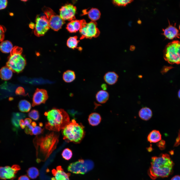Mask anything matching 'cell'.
<instances>
[{
	"mask_svg": "<svg viewBox=\"0 0 180 180\" xmlns=\"http://www.w3.org/2000/svg\"><path fill=\"white\" fill-rule=\"evenodd\" d=\"M34 31V34L39 37L43 36L50 28L48 20L46 16H36Z\"/></svg>",
	"mask_w": 180,
	"mask_h": 180,
	"instance_id": "30bf717a",
	"label": "cell"
},
{
	"mask_svg": "<svg viewBox=\"0 0 180 180\" xmlns=\"http://www.w3.org/2000/svg\"><path fill=\"white\" fill-rule=\"evenodd\" d=\"M101 119V116L99 114L94 112L89 115L88 121L89 124L91 126H96L100 123Z\"/></svg>",
	"mask_w": 180,
	"mask_h": 180,
	"instance_id": "44dd1931",
	"label": "cell"
},
{
	"mask_svg": "<svg viewBox=\"0 0 180 180\" xmlns=\"http://www.w3.org/2000/svg\"><path fill=\"white\" fill-rule=\"evenodd\" d=\"M162 34L166 38L173 39L175 38H179L180 33L178 29L175 26L169 25L167 28L163 30Z\"/></svg>",
	"mask_w": 180,
	"mask_h": 180,
	"instance_id": "2e32d148",
	"label": "cell"
},
{
	"mask_svg": "<svg viewBox=\"0 0 180 180\" xmlns=\"http://www.w3.org/2000/svg\"><path fill=\"white\" fill-rule=\"evenodd\" d=\"M24 122L26 126L32 123V120L30 119L27 118L24 119Z\"/></svg>",
	"mask_w": 180,
	"mask_h": 180,
	"instance_id": "f35d334b",
	"label": "cell"
},
{
	"mask_svg": "<svg viewBox=\"0 0 180 180\" xmlns=\"http://www.w3.org/2000/svg\"><path fill=\"white\" fill-rule=\"evenodd\" d=\"M34 128L31 124H30L26 126L24 132L26 134L32 135V131Z\"/></svg>",
	"mask_w": 180,
	"mask_h": 180,
	"instance_id": "e575fe53",
	"label": "cell"
},
{
	"mask_svg": "<svg viewBox=\"0 0 180 180\" xmlns=\"http://www.w3.org/2000/svg\"><path fill=\"white\" fill-rule=\"evenodd\" d=\"M179 29H180V26H179Z\"/></svg>",
	"mask_w": 180,
	"mask_h": 180,
	"instance_id": "681fc988",
	"label": "cell"
},
{
	"mask_svg": "<svg viewBox=\"0 0 180 180\" xmlns=\"http://www.w3.org/2000/svg\"><path fill=\"white\" fill-rule=\"evenodd\" d=\"M18 107L20 110L22 112H28L30 111L31 108L30 103L26 100H20L19 102Z\"/></svg>",
	"mask_w": 180,
	"mask_h": 180,
	"instance_id": "484cf974",
	"label": "cell"
},
{
	"mask_svg": "<svg viewBox=\"0 0 180 180\" xmlns=\"http://www.w3.org/2000/svg\"><path fill=\"white\" fill-rule=\"evenodd\" d=\"M28 116L34 120H38L39 118L40 115L38 111L36 110H33L30 111L28 114Z\"/></svg>",
	"mask_w": 180,
	"mask_h": 180,
	"instance_id": "1f68e13d",
	"label": "cell"
},
{
	"mask_svg": "<svg viewBox=\"0 0 180 180\" xmlns=\"http://www.w3.org/2000/svg\"><path fill=\"white\" fill-rule=\"evenodd\" d=\"M178 96L179 98H180V90L178 91Z\"/></svg>",
	"mask_w": 180,
	"mask_h": 180,
	"instance_id": "bcb514c9",
	"label": "cell"
},
{
	"mask_svg": "<svg viewBox=\"0 0 180 180\" xmlns=\"http://www.w3.org/2000/svg\"><path fill=\"white\" fill-rule=\"evenodd\" d=\"M6 30V28L4 26L0 25V42H2L3 41Z\"/></svg>",
	"mask_w": 180,
	"mask_h": 180,
	"instance_id": "836d02e7",
	"label": "cell"
},
{
	"mask_svg": "<svg viewBox=\"0 0 180 180\" xmlns=\"http://www.w3.org/2000/svg\"><path fill=\"white\" fill-rule=\"evenodd\" d=\"M44 129H42L40 126H36L34 127L32 131V135H37L42 133Z\"/></svg>",
	"mask_w": 180,
	"mask_h": 180,
	"instance_id": "d6a6232c",
	"label": "cell"
},
{
	"mask_svg": "<svg viewBox=\"0 0 180 180\" xmlns=\"http://www.w3.org/2000/svg\"><path fill=\"white\" fill-rule=\"evenodd\" d=\"M133 1L131 0H114L112 1V2L116 6H125Z\"/></svg>",
	"mask_w": 180,
	"mask_h": 180,
	"instance_id": "4dcf8cb0",
	"label": "cell"
},
{
	"mask_svg": "<svg viewBox=\"0 0 180 180\" xmlns=\"http://www.w3.org/2000/svg\"><path fill=\"white\" fill-rule=\"evenodd\" d=\"M13 48L12 43L8 40L3 41L0 44V50L4 53L10 52Z\"/></svg>",
	"mask_w": 180,
	"mask_h": 180,
	"instance_id": "d4e9b609",
	"label": "cell"
},
{
	"mask_svg": "<svg viewBox=\"0 0 180 180\" xmlns=\"http://www.w3.org/2000/svg\"><path fill=\"white\" fill-rule=\"evenodd\" d=\"M118 77V74L114 72L109 71L104 74V79L107 84L110 85H112L117 82Z\"/></svg>",
	"mask_w": 180,
	"mask_h": 180,
	"instance_id": "e0dca14e",
	"label": "cell"
},
{
	"mask_svg": "<svg viewBox=\"0 0 180 180\" xmlns=\"http://www.w3.org/2000/svg\"><path fill=\"white\" fill-rule=\"evenodd\" d=\"M81 36L80 39L96 38L99 35L100 31L95 21H92L86 24L80 30Z\"/></svg>",
	"mask_w": 180,
	"mask_h": 180,
	"instance_id": "9c48e42d",
	"label": "cell"
},
{
	"mask_svg": "<svg viewBox=\"0 0 180 180\" xmlns=\"http://www.w3.org/2000/svg\"><path fill=\"white\" fill-rule=\"evenodd\" d=\"M13 72L12 70L8 66H4L0 70V77L3 80H9L12 78Z\"/></svg>",
	"mask_w": 180,
	"mask_h": 180,
	"instance_id": "d6986e66",
	"label": "cell"
},
{
	"mask_svg": "<svg viewBox=\"0 0 180 180\" xmlns=\"http://www.w3.org/2000/svg\"><path fill=\"white\" fill-rule=\"evenodd\" d=\"M179 136L176 139V142L175 144L176 145H178V143H180V134H179Z\"/></svg>",
	"mask_w": 180,
	"mask_h": 180,
	"instance_id": "ee69618b",
	"label": "cell"
},
{
	"mask_svg": "<svg viewBox=\"0 0 180 180\" xmlns=\"http://www.w3.org/2000/svg\"><path fill=\"white\" fill-rule=\"evenodd\" d=\"M76 10V7L72 4H66L60 8V16L64 20L70 21L74 20Z\"/></svg>",
	"mask_w": 180,
	"mask_h": 180,
	"instance_id": "8fae6325",
	"label": "cell"
},
{
	"mask_svg": "<svg viewBox=\"0 0 180 180\" xmlns=\"http://www.w3.org/2000/svg\"><path fill=\"white\" fill-rule=\"evenodd\" d=\"M42 10L47 18L50 28L54 30H58L65 23L60 16L56 14L50 8L44 6L42 8Z\"/></svg>",
	"mask_w": 180,
	"mask_h": 180,
	"instance_id": "ba28073f",
	"label": "cell"
},
{
	"mask_svg": "<svg viewBox=\"0 0 180 180\" xmlns=\"http://www.w3.org/2000/svg\"><path fill=\"white\" fill-rule=\"evenodd\" d=\"M26 117V115L21 112L14 113L11 119L12 124L16 129L19 128V122L20 120Z\"/></svg>",
	"mask_w": 180,
	"mask_h": 180,
	"instance_id": "ffe728a7",
	"label": "cell"
},
{
	"mask_svg": "<svg viewBox=\"0 0 180 180\" xmlns=\"http://www.w3.org/2000/svg\"><path fill=\"white\" fill-rule=\"evenodd\" d=\"M148 151L150 152L152 150V148L151 147H150L148 148Z\"/></svg>",
	"mask_w": 180,
	"mask_h": 180,
	"instance_id": "f6af8a7d",
	"label": "cell"
},
{
	"mask_svg": "<svg viewBox=\"0 0 180 180\" xmlns=\"http://www.w3.org/2000/svg\"><path fill=\"white\" fill-rule=\"evenodd\" d=\"M101 87L102 90H106L107 88V85L105 84H102L101 86Z\"/></svg>",
	"mask_w": 180,
	"mask_h": 180,
	"instance_id": "b9f144b4",
	"label": "cell"
},
{
	"mask_svg": "<svg viewBox=\"0 0 180 180\" xmlns=\"http://www.w3.org/2000/svg\"><path fill=\"white\" fill-rule=\"evenodd\" d=\"M161 139V135L160 132L156 130L151 131L147 137V140L150 143L158 142Z\"/></svg>",
	"mask_w": 180,
	"mask_h": 180,
	"instance_id": "603a6c76",
	"label": "cell"
},
{
	"mask_svg": "<svg viewBox=\"0 0 180 180\" xmlns=\"http://www.w3.org/2000/svg\"><path fill=\"white\" fill-rule=\"evenodd\" d=\"M62 78L64 82L70 83L73 82L76 78L75 72L73 70H68L64 72Z\"/></svg>",
	"mask_w": 180,
	"mask_h": 180,
	"instance_id": "cb8c5ba5",
	"label": "cell"
},
{
	"mask_svg": "<svg viewBox=\"0 0 180 180\" xmlns=\"http://www.w3.org/2000/svg\"><path fill=\"white\" fill-rule=\"evenodd\" d=\"M48 97L47 92L46 90L37 88L33 96L32 106L34 107L42 103H45Z\"/></svg>",
	"mask_w": 180,
	"mask_h": 180,
	"instance_id": "4fadbf2b",
	"label": "cell"
},
{
	"mask_svg": "<svg viewBox=\"0 0 180 180\" xmlns=\"http://www.w3.org/2000/svg\"><path fill=\"white\" fill-rule=\"evenodd\" d=\"M20 169V166L17 164L14 165L11 167H0V178L4 180L13 178Z\"/></svg>",
	"mask_w": 180,
	"mask_h": 180,
	"instance_id": "7c38bea8",
	"label": "cell"
},
{
	"mask_svg": "<svg viewBox=\"0 0 180 180\" xmlns=\"http://www.w3.org/2000/svg\"><path fill=\"white\" fill-rule=\"evenodd\" d=\"M16 93L17 94L23 96L25 94L24 89L22 87H19L16 89Z\"/></svg>",
	"mask_w": 180,
	"mask_h": 180,
	"instance_id": "d590c367",
	"label": "cell"
},
{
	"mask_svg": "<svg viewBox=\"0 0 180 180\" xmlns=\"http://www.w3.org/2000/svg\"><path fill=\"white\" fill-rule=\"evenodd\" d=\"M19 125L20 128L22 129H24L26 125L24 124V120L23 119H21L20 120L19 122Z\"/></svg>",
	"mask_w": 180,
	"mask_h": 180,
	"instance_id": "ab89813d",
	"label": "cell"
},
{
	"mask_svg": "<svg viewBox=\"0 0 180 180\" xmlns=\"http://www.w3.org/2000/svg\"><path fill=\"white\" fill-rule=\"evenodd\" d=\"M52 172L54 176L52 180H70V173L66 172L61 166H58L56 169H52Z\"/></svg>",
	"mask_w": 180,
	"mask_h": 180,
	"instance_id": "5bb4252c",
	"label": "cell"
},
{
	"mask_svg": "<svg viewBox=\"0 0 180 180\" xmlns=\"http://www.w3.org/2000/svg\"><path fill=\"white\" fill-rule=\"evenodd\" d=\"M165 144V142L163 140H161L157 143L158 146L160 149H164Z\"/></svg>",
	"mask_w": 180,
	"mask_h": 180,
	"instance_id": "74e56055",
	"label": "cell"
},
{
	"mask_svg": "<svg viewBox=\"0 0 180 180\" xmlns=\"http://www.w3.org/2000/svg\"><path fill=\"white\" fill-rule=\"evenodd\" d=\"M62 155L65 160H69L72 157V153L71 150L68 148L64 149L62 151Z\"/></svg>",
	"mask_w": 180,
	"mask_h": 180,
	"instance_id": "f546056e",
	"label": "cell"
},
{
	"mask_svg": "<svg viewBox=\"0 0 180 180\" xmlns=\"http://www.w3.org/2000/svg\"><path fill=\"white\" fill-rule=\"evenodd\" d=\"M164 58L169 63H180V42L174 40L168 43L164 50Z\"/></svg>",
	"mask_w": 180,
	"mask_h": 180,
	"instance_id": "8992f818",
	"label": "cell"
},
{
	"mask_svg": "<svg viewBox=\"0 0 180 180\" xmlns=\"http://www.w3.org/2000/svg\"><path fill=\"white\" fill-rule=\"evenodd\" d=\"M28 176L32 179L36 178L39 175L38 170L36 168L32 167L29 168L27 171Z\"/></svg>",
	"mask_w": 180,
	"mask_h": 180,
	"instance_id": "f1b7e54d",
	"label": "cell"
},
{
	"mask_svg": "<svg viewBox=\"0 0 180 180\" xmlns=\"http://www.w3.org/2000/svg\"><path fill=\"white\" fill-rule=\"evenodd\" d=\"M89 18L93 21H95L98 20L100 16V13L97 9L92 8L88 12Z\"/></svg>",
	"mask_w": 180,
	"mask_h": 180,
	"instance_id": "4316f807",
	"label": "cell"
},
{
	"mask_svg": "<svg viewBox=\"0 0 180 180\" xmlns=\"http://www.w3.org/2000/svg\"><path fill=\"white\" fill-rule=\"evenodd\" d=\"M170 180H180V176L179 175L175 176L173 177Z\"/></svg>",
	"mask_w": 180,
	"mask_h": 180,
	"instance_id": "7bdbcfd3",
	"label": "cell"
},
{
	"mask_svg": "<svg viewBox=\"0 0 180 180\" xmlns=\"http://www.w3.org/2000/svg\"><path fill=\"white\" fill-rule=\"evenodd\" d=\"M22 1H24V2H26L27 1V0H22Z\"/></svg>",
	"mask_w": 180,
	"mask_h": 180,
	"instance_id": "c3c4849f",
	"label": "cell"
},
{
	"mask_svg": "<svg viewBox=\"0 0 180 180\" xmlns=\"http://www.w3.org/2000/svg\"><path fill=\"white\" fill-rule=\"evenodd\" d=\"M86 23L84 20H73L68 24L66 28L70 32H76L79 30Z\"/></svg>",
	"mask_w": 180,
	"mask_h": 180,
	"instance_id": "9a60e30c",
	"label": "cell"
},
{
	"mask_svg": "<svg viewBox=\"0 0 180 180\" xmlns=\"http://www.w3.org/2000/svg\"><path fill=\"white\" fill-rule=\"evenodd\" d=\"M96 101L100 104L105 103L108 100L109 95L108 92L106 90H101L98 91L96 95Z\"/></svg>",
	"mask_w": 180,
	"mask_h": 180,
	"instance_id": "ac0fdd59",
	"label": "cell"
},
{
	"mask_svg": "<svg viewBox=\"0 0 180 180\" xmlns=\"http://www.w3.org/2000/svg\"><path fill=\"white\" fill-rule=\"evenodd\" d=\"M7 4L8 1L6 0H0V10L6 8Z\"/></svg>",
	"mask_w": 180,
	"mask_h": 180,
	"instance_id": "8d00e7d4",
	"label": "cell"
},
{
	"mask_svg": "<svg viewBox=\"0 0 180 180\" xmlns=\"http://www.w3.org/2000/svg\"><path fill=\"white\" fill-rule=\"evenodd\" d=\"M18 180H30L27 176L23 175L19 177Z\"/></svg>",
	"mask_w": 180,
	"mask_h": 180,
	"instance_id": "60d3db41",
	"label": "cell"
},
{
	"mask_svg": "<svg viewBox=\"0 0 180 180\" xmlns=\"http://www.w3.org/2000/svg\"><path fill=\"white\" fill-rule=\"evenodd\" d=\"M47 122L46 123V128L50 131L58 132L64 129L70 122L67 113L62 109L54 108L45 112Z\"/></svg>",
	"mask_w": 180,
	"mask_h": 180,
	"instance_id": "7a4b0ae2",
	"label": "cell"
},
{
	"mask_svg": "<svg viewBox=\"0 0 180 180\" xmlns=\"http://www.w3.org/2000/svg\"><path fill=\"white\" fill-rule=\"evenodd\" d=\"M94 167V163L92 160L80 159L70 164L68 170L74 174H84L92 170Z\"/></svg>",
	"mask_w": 180,
	"mask_h": 180,
	"instance_id": "52a82bcc",
	"label": "cell"
},
{
	"mask_svg": "<svg viewBox=\"0 0 180 180\" xmlns=\"http://www.w3.org/2000/svg\"><path fill=\"white\" fill-rule=\"evenodd\" d=\"M151 165L148 170V174L154 180L158 178L169 176L172 171L174 163L168 154H163L158 157H152Z\"/></svg>",
	"mask_w": 180,
	"mask_h": 180,
	"instance_id": "6da1fadb",
	"label": "cell"
},
{
	"mask_svg": "<svg viewBox=\"0 0 180 180\" xmlns=\"http://www.w3.org/2000/svg\"><path fill=\"white\" fill-rule=\"evenodd\" d=\"M22 48L15 46L10 52L6 66L13 72L19 73L24 69L26 64V60L22 54Z\"/></svg>",
	"mask_w": 180,
	"mask_h": 180,
	"instance_id": "5b68a950",
	"label": "cell"
},
{
	"mask_svg": "<svg viewBox=\"0 0 180 180\" xmlns=\"http://www.w3.org/2000/svg\"><path fill=\"white\" fill-rule=\"evenodd\" d=\"M63 139L66 142L78 144L85 135L84 127L82 124L77 122L74 119L62 130Z\"/></svg>",
	"mask_w": 180,
	"mask_h": 180,
	"instance_id": "277c9868",
	"label": "cell"
},
{
	"mask_svg": "<svg viewBox=\"0 0 180 180\" xmlns=\"http://www.w3.org/2000/svg\"><path fill=\"white\" fill-rule=\"evenodd\" d=\"M58 134L53 132L44 136H36L34 138L33 142L36 150L45 156V160L49 156L55 149L58 141Z\"/></svg>",
	"mask_w": 180,
	"mask_h": 180,
	"instance_id": "3957f363",
	"label": "cell"
},
{
	"mask_svg": "<svg viewBox=\"0 0 180 180\" xmlns=\"http://www.w3.org/2000/svg\"><path fill=\"white\" fill-rule=\"evenodd\" d=\"M39 125L40 126H43V124L41 122L40 123H39Z\"/></svg>",
	"mask_w": 180,
	"mask_h": 180,
	"instance_id": "7dc6e473",
	"label": "cell"
},
{
	"mask_svg": "<svg viewBox=\"0 0 180 180\" xmlns=\"http://www.w3.org/2000/svg\"><path fill=\"white\" fill-rule=\"evenodd\" d=\"M78 42L76 36L71 37L67 40V45L69 48L74 49L77 47Z\"/></svg>",
	"mask_w": 180,
	"mask_h": 180,
	"instance_id": "83f0119b",
	"label": "cell"
},
{
	"mask_svg": "<svg viewBox=\"0 0 180 180\" xmlns=\"http://www.w3.org/2000/svg\"><path fill=\"white\" fill-rule=\"evenodd\" d=\"M138 115L142 120H147L150 119L152 116V112L149 108L144 107L142 108L139 111Z\"/></svg>",
	"mask_w": 180,
	"mask_h": 180,
	"instance_id": "7402d4cb",
	"label": "cell"
}]
</instances>
